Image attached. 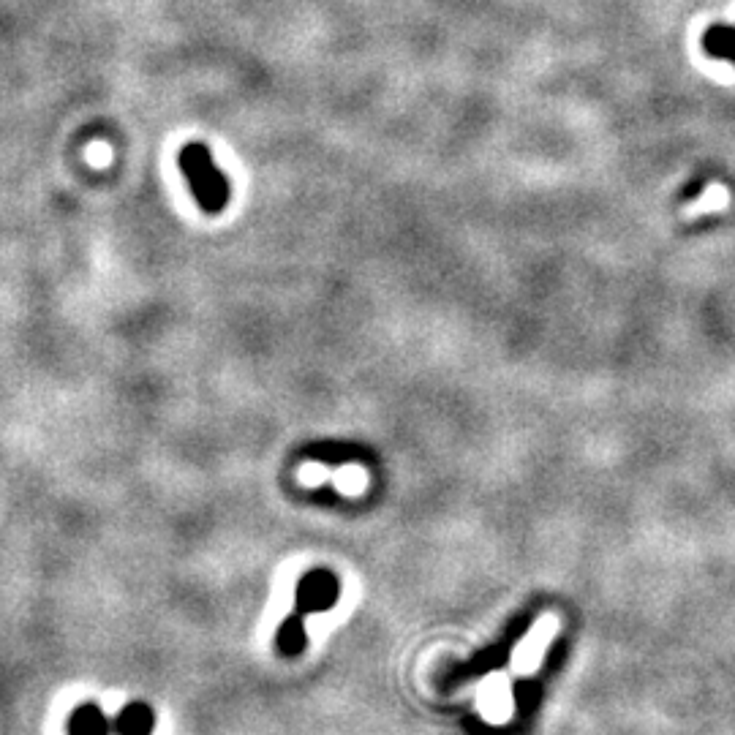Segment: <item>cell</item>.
<instances>
[{
  "label": "cell",
  "instance_id": "1",
  "mask_svg": "<svg viewBox=\"0 0 735 735\" xmlns=\"http://www.w3.org/2000/svg\"><path fill=\"white\" fill-rule=\"evenodd\" d=\"M177 164L186 175L188 188H191L199 210L207 216L224 213L226 205H229V196H232V186H229V177L218 169L210 147L202 145V142H188L177 153Z\"/></svg>",
  "mask_w": 735,
  "mask_h": 735
},
{
  "label": "cell",
  "instance_id": "2",
  "mask_svg": "<svg viewBox=\"0 0 735 735\" xmlns=\"http://www.w3.org/2000/svg\"><path fill=\"white\" fill-rule=\"evenodd\" d=\"M338 597H341V583L335 578V572L324 567L308 569L294 591V610L300 616L327 613L338 605Z\"/></svg>",
  "mask_w": 735,
  "mask_h": 735
},
{
  "label": "cell",
  "instance_id": "3",
  "mask_svg": "<svg viewBox=\"0 0 735 735\" xmlns=\"http://www.w3.org/2000/svg\"><path fill=\"white\" fill-rule=\"evenodd\" d=\"M556 632H559V618L553 616V613H542L537 618V624L526 632V637L512 651V673H518V676H534L539 665H542V657H545V651L553 643Z\"/></svg>",
  "mask_w": 735,
  "mask_h": 735
},
{
  "label": "cell",
  "instance_id": "4",
  "mask_svg": "<svg viewBox=\"0 0 735 735\" xmlns=\"http://www.w3.org/2000/svg\"><path fill=\"white\" fill-rule=\"evenodd\" d=\"M477 708L490 725H507L515 714V697L507 673H490L477 686Z\"/></svg>",
  "mask_w": 735,
  "mask_h": 735
},
{
  "label": "cell",
  "instance_id": "5",
  "mask_svg": "<svg viewBox=\"0 0 735 735\" xmlns=\"http://www.w3.org/2000/svg\"><path fill=\"white\" fill-rule=\"evenodd\" d=\"M153 730H156V711L145 700H131L112 719L115 735H153Z\"/></svg>",
  "mask_w": 735,
  "mask_h": 735
},
{
  "label": "cell",
  "instance_id": "6",
  "mask_svg": "<svg viewBox=\"0 0 735 735\" xmlns=\"http://www.w3.org/2000/svg\"><path fill=\"white\" fill-rule=\"evenodd\" d=\"M66 730H69V735H109L112 722L98 703H82L71 711Z\"/></svg>",
  "mask_w": 735,
  "mask_h": 735
},
{
  "label": "cell",
  "instance_id": "7",
  "mask_svg": "<svg viewBox=\"0 0 735 735\" xmlns=\"http://www.w3.org/2000/svg\"><path fill=\"white\" fill-rule=\"evenodd\" d=\"M275 646L284 654L286 659L300 657L305 648H308V635H305V616H300L297 610H292L289 616L281 621V627L275 632Z\"/></svg>",
  "mask_w": 735,
  "mask_h": 735
},
{
  "label": "cell",
  "instance_id": "8",
  "mask_svg": "<svg viewBox=\"0 0 735 735\" xmlns=\"http://www.w3.org/2000/svg\"><path fill=\"white\" fill-rule=\"evenodd\" d=\"M700 47H703V52H706L708 58L730 60V63H735V25L714 22V25L703 33Z\"/></svg>",
  "mask_w": 735,
  "mask_h": 735
}]
</instances>
